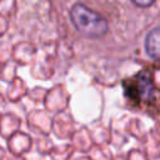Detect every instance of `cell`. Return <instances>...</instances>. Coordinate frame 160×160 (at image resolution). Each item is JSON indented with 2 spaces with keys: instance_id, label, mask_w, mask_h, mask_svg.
Masks as SVG:
<instances>
[{
  "instance_id": "6da1fadb",
  "label": "cell",
  "mask_w": 160,
  "mask_h": 160,
  "mask_svg": "<svg viewBox=\"0 0 160 160\" xmlns=\"http://www.w3.org/2000/svg\"><path fill=\"white\" fill-rule=\"evenodd\" d=\"M70 18L76 30L86 38H101L108 31L106 19L84 4L72 5Z\"/></svg>"
},
{
  "instance_id": "7a4b0ae2",
  "label": "cell",
  "mask_w": 160,
  "mask_h": 160,
  "mask_svg": "<svg viewBox=\"0 0 160 160\" xmlns=\"http://www.w3.org/2000/svg\"><path fill=\"white\" fill-rule=\"evenodd\" d=\"M122 86L125 96L135 105L149 104L155 99V86L146 70H141L132 78L124 80Z\"/></svg>"
},
{
  "instance_id": "277c9868",
  "label": "cell",
  "mask_w": 160,
  "mask_h": 160,
  "mask_svg": "<svg viewBox=\"0 0 160 160\" xmlns=\"http://www.w3.org/2000/svg\"><path fill=\"white\" fill-rule=\"evenodd\" d=\"M136 6H140V8H148L150 6L155 0H131Z\"/></svg>"
},
{
  "instance_id": "3957f363",
  "label": "cell",
  "mask_w": 160,
  "mask_h": 160,
  "mask_svg": "<svg viewBox=\"0 0 160 160\" xmlns=\"http://www.w3.org/2000/svg\"><path fill=\"white\" fill-rule=\"evenodd\" d=\"M145 51L152 59H160V26L150 30L145 39Z\"/></svg>"
}]
</instances>
